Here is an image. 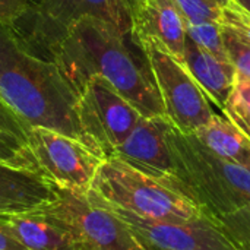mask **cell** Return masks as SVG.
<instances>
[{
  "label": "cell",
  "mask_w": 250,
  "mask_h": 250,
  "mask_svg": "<svg viewBox=\"0 0 250 250\" xmlns=\"http://www.w3.org/2000/svg\"><path fill=\"white\" fill-rule=\"evenodd\" d=\"M0 97L31 127H45L70 136L94 152L104 154L85 132L79 116V94L59 66L34 54L0 25Z\"/></svg>",
  "instance_id": "1"
},
{
  "label": "cell",
  "mask_w": 250,
  "mask_h": 250,
  "mask_svg": "<svg viewBox=\"0 0 250 250\" xmlns=\"http://www.w3.org/2000/svg\"><path fill=\"white\" fill-rule=\"evenodd\" d=\"M125 37L114 23L97 16H83L69 28L50 60L78 94L89 78L101 76L144 117L166 116L157 86L135 62Z\"/></svg>",
  "instance_id": "2"
},
{
  "label": "cell",
  "mask_w": 250,
  "mask_h": 250,
  "mask_svg": "<svg viewBox=\"0 0 250 250\" xmlns=\"http://www.w3.org/2000/svg\"><path fill=\"white\" fill-rule=\"evenodd\" d=\"M173 176L167 179L215 220L250 207V171L170 125Z\"/></svg>",
  "instance_id": "3"
},
{
  "label": "cell",
  "mask_w": 250,
  "mask_h": 250,
  "mask_svg": "<svg viewBox=\"0 0 250 250\" xmlns=\"http://www.w3.org/2000/svg\"><path fill=\"white\" fill-rule=\"evenodd\" d=\"M91 192L108 205L148 220L185 223L211 217L168 180L152 177L119 157L103 161Z\"/></svg>",
  "instance_id": "4"
},
{
  "label": "cell",
  "mask_w": 250,
  "mask_h": 250,
  "mask_svg": "<svg viewBox=\"0 0 250 250\" xmlns=\"http://www.w3.org/2000/svg\"><path fill=\"white\" fill-rule=\"evenodd\" d=\"M83 16H97L130 34L126 0H31L26 12L10 29L34 54L50 59L69 28Z\"/></svg>",
  "instance_id": "5"
},
{
  "label": "cell",
  "mask_w": 250,
  "mask_h": 250,
  "mask_svg": "<svg viewBox=\"0 0 250 250\" xmlns=\"http://www.w3.org/2000/svg\"><path fill=\"white\" fill-rule=\"evenodd\" d=\"M157 86L167 119L180 132L193 135L214 117L209 100L182 59L155 38L136 42Z\"/></svg>",
  "instance_id": "6"
},
{
  "label": "cell",
  "mask_w": 250,
  "mask_h": 250,
  "mask_svg": "<svg viewBox=\"0 0 250 250\" xmlns=\"http://www.w3.org/2000/svg\"><path fill=\"white\" fill-rule=\"evenodd\" d=\"M28 146L38 171L59 190L88 193L105 160L82 142L45 127L29 129Z\"/></svg>",
  "instance_id": "7"
},
{
  "label": "cell",
  "mask_w": 250,
  "mask_h": 250,
  "mask_svg": "<svg viewBox=\"0 0 250 250\" xmlns=\"http://www.w3.org/2000/svg\"><path fill=\"white\" fill-rule=\"evenodd\" d=\"M81 123L105 158L135 129L141 117L139 110L130 104L110 82L101 76L89 78L79 92Z\"/></svg>",
  "instance_id": "8"
},
{
  "label": "cell",
  "mask_w": 250,
  "mask_h": 250,
  "mask_svg": "<svg viewBox=\"0 0 250 250\" xmlns=\"http://www.w3.org/2000/svg\"><path fill=\"white\" fill-rule=\"evenodd\" d=\"M48 211L62 217L91 250H146L129 226L91 192L59 190Z\"/></svg>",
  "instance_id": "9"
},
{
  "label": "cell",
  "mask_w": 250,
  "mask_h": 250,
  "mask_svg": "<svg viewBox=\"0 0 250 250\" xmlns=\"http://www.w3.org/2000/svg\"><path fill=\"white\" fill-rule=\"evenodd\" d=\"M98 201L129 226L146 250H242L221 223L212 217L185 223L155 221Z\"/></svg>",
  "instance_id": "10"
},
{
  "label": "cell",
  "mask_w": 250,
  "mask_h": 250,
  "mask_svg": "<svg viewBox=\"0 0 250 250\" xmlns=\"http://www.w3.org/2000/svg\"><path fill=\"white\" fill-rule=\"evenodd\" d=\"M170 125L167 116L141 117L111 157H119L152 177L170 179L173 176V155L168 145Z\"/></svg>",
  "instance_id": "11"
},
{
  "label": "cell",
  "mask_w": 250,
  "mask_h": 250,
  "mask_svg": "<svg viewBox=\"0 0 250 250\" xmlns=\"http://www.w3.org/2000/svg\"><path fill=\"white\" fill-rule=\"evenodd\" d=\"M130 22V35L135 42L155 38L183 60L186 22L174 0H135Z\"/></svg>",
  "instance_id": "12"
},
{
  "label": "cell",
  "mask_w": 250,
  "mask_h": 250,
  "mask_svg": "<svg viewBox=\"0 0 250 250\" xmlns=\"http://www.w3.org/2000/svg\"><path fill=\"white\" fill-rule=\"evenodd\" d=\"M57 198V189L40 171L0 163V217L40 211Z\"/></svg>",
  "instance_id": "13"
},
{
  "label": "cell",
  "mask_w": 250,
  "mask_h": 250,
  "mask_svg": "<svg viewBox=\"0 0 250 250\" xmlns=\"http://www.w3.org/2000/svg\"><path fill=\"white\" fill-rule=\"evenodd\" d=\"M1 218L28 250H91L67 221L47 208Z\"/></svg>",
  "instance_id": "14"
},
{
  "label": "cell",
  "mask_w": 250,
  "mask_h": 250,
  "mask_svg": "<svg viewBox=\"0 0 250 250\" xmlns=\"http://www.w3.org/2000/svg\"><path fill=\"white\" fill-rule=\"evenodd\" d=\"M183 62L207 98L223 111L236 85L237 72L234 66L229 60H221L202 50L188 37L185 42Z\"/></svg>",
  "instance_id": "15"
},
{
  "label": "cell",
  "mask_w": 250,
  "mask_h": 250,
  "mask_svg": "<svg viewBox=\"0 0 250 250\" xmlns=\"http://www.w3.org/2000/svg\"><path fill=\"white\" fill-rule=\"evenodd\" d=\"M193 135L218 157L250 171V138L226 116L214 114L211 122Z\"/></svg>",
  "instance_id": "16"
},
{
  "label": "cell",
  "mask_w": 250,
  "mask_h": 250,
  "mask_svg": "<svg viewBox=\"0 0 250 250\" xmlns=\"http://www.w3.org/2000/svg\"><path fill=\"white\" fill-rule=\"evenodd\" d=\"M223 114L250 138V79L236 75V85Z\"/></svg>",
  "instance_id": "17"
},
{
  "label": "cell",
  "mask_w": 250,
  "mask_h": 250,
  "mask_svg": "<svg viewBox=\"0 0 250 250\" xmlns=\"http://www.w3.org/2000/svg\"><path fill=\"white\" fill-rule=\"evenodd\" d=\"M186 37L192 40L202 50L217 56L221 60H229L223 23L221 22H201V23H186Z\"/></svg>",
  "instance_id": "18"
},
{
  "label": "cell",
  "mask_w": 250,
  "mask_h": 250,
  "mask_svg": "<svg viewBox=\"0 0 250 250\" xmlns=\"http://www.w3.org/2000/svg\"><path fill=\"white\" fill-rule=\"evenodd\" d=\"M186 23L221 22L223 10L230 0H174Z\"/></svg>",
  "instance_id": "19"
},
{
  "label": "cell",
  "mask_w": 250,
  "mask_h": 250,
  "mask_svg": "<svg viewBox=\"0 0 250 250\" xmlns=\"http://www.w3.org/2000/svg\"><path fill=\"white\" fill-rule=\"evenodd\" d=\"M0 163L38 171L35 158L28 144L4 130H0Z\"/></svg>",
  "instance_id": "20"
},
{
  "label": "cell",
  "mask_w": 250,
  "mask_h": 250,
  "mask_svg": "<svg viewBox=\"0 0 250 250\" xmlns=\"http://www.w3.org/2000/svg\"><path fill=\"white\" fill-rule=\"evenodd\" d=\"M223 35L229 62L234 66L239 75L250 79V41L226 25H223Z\"/></svg>",
  "instance_id": "21"
},
{
  "label": "cell",
  "mask_w": 250,
  "mask_h": 250,
  "mask_svg": "<svg viewBox=\"0 0 250 250\" xmlns=\"http://www.w3.org/2000/svg\"><path fill=\"white\" fill-rule=\"evenodd\" d=\"M218 221L237 243L250 246V207L239 209Z\"/></svg>",
  "instance_id": "22"
},
{
  "label": "cell",
  "mask_w": 250,
  "mask_h": 250,
  "mask_svg": "<svg viewBox=\"0 0 250 250\" xmlns=\"http://www.w3.org/2000/svg\"><path fill=\"white\" fill-rule=\"evenodd\" d=\"M221 23L236 31L240 37L250 41V15L243 10L239 4H236L233 0L227 3V6L223 10Z\"/></svg>",
  "instance_id": "23"
},
{
  "label": "cell",
  "mask_w": 250,
  "mask_h": 250,
  "mask_svg": "<svg viewBox=\"0 0 250 250\" xmlns=\"http://www.w3.org/2000/svg\"><path fill=\"white\" fill-rule=\"evenodd\" d=\"M0 130H4L28 144L29 127L16 116V113L0 97Z\"/></svg>",
  "instance_id": "24"
},
{
  "label": "cell",
  "mask_w": 250,
  "mask_h": 250,
  "mask_svg": "<svg viewBox=\"0 0 250 250\" xmlns=\"http://www.w3.org/2000/svg\"><path fill=\"white\" fill-rule=\"evenodd\" d=\"M31 0H0V25L12 29L26 12Z\"/></svg>",
  "instance_id": "25"
},
{
  "label": "cell",
  "mask_w": 250,
  "mask_h": 250,
  "mask_svg": "<svg viewBox=\"0 0 250 250\" xmlns=\"http://www.w3.org/2000/svg\"><path fill=\"white\" fill-rule=\"evenodd\" d=\"M0 250H28L9 230L7 224L0 217Z\"/></svg>",
  "instance_id": "26"
},
{
  "label": "cell",
  "mask_w": 250,
  "mask_h": 250,
  "mask_svg": "<svg viewBox=\"0 0 250 250\" xmlns=\"http://www.w3.org/2000/svg\"><path fill=\"white\" fill-rule=\"evenodd\" d=\"M236 4H239L243 10H246L250 15V0H233Z\"/></svg>",
  "instance_id": "27"
},
{
  "label": "cell",
  "mask_w": 250,
  "mask_h": 250,
  "mask_svg": "<svg viewBox=\"0 0 250 250\" xmlns=\"http://www.w3.org/2000/svg\"><path fill=\"white\" fill-rule=\"evenodd\" d=\"M240 246H242V250H250L249 245H243V243H239Z\"/></svg>",
  "instance_id": "28"
},
{
  "label": "cell",
  "mask_w": 250,
  "mask_h": 250,
  "mask_svg": "<svg viewBox=\"0 0 250 250\" xmlns=\"http://www.w3.org/2000/svg\"><path fill=\"white\" fill-rule=\"evenodd\" d=\"M127 1V4H129V9L132 10V7H133V3H135V0H126Z\"/></svg>",
  "instance_id": "29"
}]
</instances>
